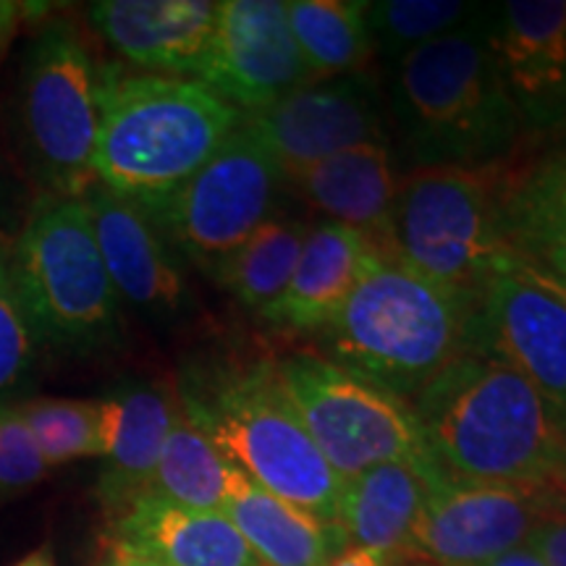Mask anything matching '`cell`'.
<instances>
[{"label":"cell","instance_id":"1","mask_svg":"<svg viewBox=\"0 0 566 566\" xmlns=\"http://www.w3.org/2000/svg\"><path fill=\"white\" fill-rule=\"evenodd\" d=\"M409 407L451 475L566 495V415L501 359L459 354Z\"/></svg>","mask_w":566,"mask_h":566},{"label":"cell","instance_id":"2","mask_svg":"<svg viewBox=\"0 0 566 566\" xmlns=\"http://www.w3.org/2000/svg\"><path fill=\"white\" fill-rule=\"evenodd\" d=\"M95 181L150 212L184 187L244 116L197 80L97 66Z\"/></svg>","mask_w":566,"mask_h":566},{"label":"cell","instance_id":"3","mask_svg":"<svg viewBox=\"0 0 566 566\" xmlns=\"http://www.w3.org/2000/svg\"><path fill=\"white\" fill-rule=\"evenodd\" d=\"M491 6L459 30L424 42L396 63L391 105L415 168L483 171L506 158L520 122L495 71Z\"/></svg>","mask_w":566,"mask_h":566},{"label":"cell","instance_id":"4","mask_svg":"<svg viewBox=\"0 0 566 566\" xmlns=\"http://www.w3.org/2000/svg\"><path fill=\"white\" fill-rule=\"evenodd\" d=\"M470 304L380 252L321 331L323 357L409 401L467 349Z\"/></svg>","mask_w":566,"mask_h":566},{"label":"cell","instance_id":"5","mask_svg":"<svg viewBox=\"0 0 566 566\" xmlns=\"http://www.w3.org/2000/svg\"><path fill=\"white\" fill-rule=\"evenodd\" d=\"M176 401L247 480L317 520L336 522L344 480L310 438L275 363L229 367L187 384Z\"/></svg>","mask_w":566,"mask_h":566},{"label":"cell","instance_id":"6","mask_svg":"<svg viewBox=\"0 0 566 566\" xmlns=\"http://www.w3.org/2000/svg\"><path fill=\"white\" fill-rule=\"evenodd\" d=\"M11 275L38 342L92 354L122 334V300L82 200L40 197L11 252Z\"/></svg>","mask_w":566,"mask_h":566},{"label":"cell","instance_id":"7","mask_svg":"<svg viewBox=\"0 0 566 566\" xmlns=\"http://www.w3.org/2000/svg\"><path fill=\"white\" fill-rule=\"evenodd\" d=\"M470 168H415L399 181L384 250L472 307L516 260L501 223V187Z\"/></svg>","mask_w":566,"mask_h":566},{"label":"cell","instance_id":"8","mask_svg":"<svg viewBox=\"0 0 566 566\" xmlns=\"http://www.w3.org/2000/svg\"><path fill=\"white\" fill-rule=\"evenodd\" d=\"M97 66L74 21L40 27L19 71L17 132L21 158L42 197L82 200L95 184Z\"/></svg>","mask_w":566,"mask_h":566},{"label":"cell","instance_id":"9","mask_svg":"<svg viewBox=\"0 0 566 566\" xmlns=\"http://www.w3.org/2000/svg\"><path fill=\"white\" fill-rule=\"evenodd\" d=\"M275 370L310 438L342 480L388 462L441 467L409 401L396 394L313 352L289 354Z\"/></svg>","mask_w":566,"mask_h":566},{"label":"cell","instance_id":"10","mask_svg":"<svg viewBox=\"0 0 566 566\" xmlns=\"http://www.w3.org/2000/svg\"><path fill=\"white\" fill-rule=\"evenodd\" d=\"M281 163L244 122L166 202L147 212L166 242L212 273L273 218Z\"/></svg>","mask_w":566,"mask_h":566},{"label":"cell","instance_id":"11","mask_svg":"<svg viewBox=\"0 0 566 566\" xmlns=\"http://www.w3.org/2000/svg\"><path fill=\"white\" fill-rule=\"evenodd\" d=\"M564 493L459 478L443 467L428 495L405 562L480 566L527 541L543 516L558 514Z\"/></svg>","mask_w":566,"mask_h":566},{"label":"cell","instance_id":"12","mask_svg":"<svg viewBox=\"0 0 566 566\" xmlns=\"http://www.w3.org/2000/svg\"><path fill=\"white\" fill-rule=\"evenodd\" d=\"M464 354L501 359L566 415V307L516 260L472 302Z\"/></svg>","mask_w":566,"mask_h":566},{"label":"cell","instance_id":"13","mask_svg":"<svg viewBox=\"0 0 566 566\" xmlns=\"http://www.w3.org/2000/svg\"><path fill=\"white\" fill-rule=\"evenodd\" d=\"M205 87L239 113H260L313 84L283 0H226L202 74Z\"/></svg>","mask_w":566,"mask_h":566},{"label":"cell","instance_id":"14","mask_svg":"<svg viewBox=\"0 0 566 566\" xmlns=\"http://www.w3.org/2000/svg\"><path fill=\"white\" fill-rule=\"evenodd\" d=\"M488 42L522 134L566 132V0L491 6Z\"/></svg>","mask_w":566,"mask_h":566},{"label":"cell","instance_id":"15","mask_svg":"<svg viewBox=\"0 0 566 566\" xmlns=\"http://www.w3.org/2000/svg\"><path fill=\"white\" fill-rule=\"evenodd\" d=\"M244 124L258 134L283 174L363 145H386V116L365 76H338L281 97Z\"/></svg>","mask_w":566,"mask_h":566},{"label":"cell","instance_id":"16","mask_svg":"<svg viewBox=\"0 0 566 566\" xmlns=\"http://www.w3.org/2000/svg\"><path fill=\"white\" fill-rule=\"evenodd\" d=\"M82 202L118 300L155 321L187 313V279L153 218L97 181L82 195Z\"/></svg>","mask_w":566,"mask_h":566},{"label":"cell","instance_id":"17","mask_svg":"<svg viewBox=\"0 0 566 566\" xmlns=\"http://www.w3.org/2000/svg\"><path fill=\"white\" fill-rule=\"evenodd\" d=\"M221 3L212 0H101L87 6L105 45L147 74L200 76Z\"/></svg>","mask_w":566,"mask_h":566},{"label":"cell","instance_id":"18","mask_svg":"<svg viewBox=\"0 0 566 566\" xmlns=\"http://www.w3.org/2000/svg\"><path fill=\"white\" fill-rule=\"evenodd\" d=\"M380 252L384 247L363 231L338 223L313 226L286 292L265 310L263 317L275 328L292 334H321Z\"/></svg>","mask_w":566,"mask_h":566},{"label":"cell","instance_id":"19","mask_svg":"<svg viewBox=\"0 0 566 566\" xmlns=\"http://www.w3.org/2000/svg\"><path fill=\"white\" fill-rule=\"evenodd\" d=\"M103 443V472L97 483L105 512L122 514L147 493L163 443L171 430L176 399L163 388L129 384L97 399Z\"/></svg>","mask_w":566,"mask_h":566},{"label":"cell","instance_id":"20","mask_svg":"<svg viewBox=\"0 0 566 566\" xmlns=\"http://www.w3.org/2000/svg\"><path fill=\"white\" fill-rule=\"evenodd\" d=\"M113 543L160 566H260L223 512H200L139 495L113 516Z\"/></svg>","mask_w":566,"mask_h":566},{"label":"cell","instance_id":"21","mask_svg":"<svg viewBox=\"0 0 566 566\" xmlns=\"http://www.w3.org/2000/svg\"><path fill=\"white\" fill-rule=\"evenodd\" d=\"M325 223L363 231L384 247L391 226L399 176L386 145H363L283 174Z\"/></svg>","mask_w":566,"mask_h":566},{"label":"cell","instance_id":"22","mask_svg":"<svg viewBox=\"0 0 566 566\" xmlns=\"http://www.w3.org/2000/svg\"><path fill=\"white\" fill-rule=\"evenodd\" d=\"M223 514L239 530L260 566H325L349 548L336 522L263 491L233 467Z\"/></svg>","mask_w":566,"mask_h":566},{"label":"cell","instance_id":"23","mask_svg":"<svg viewBox=\"0 0 566 566\" xmlns=\"http://www.w3.org/2000/svg\"><path fill=\"white\" fill-rule=\"evenodd\" d=\"M441 467L422 470L409 462H388L342 483L336 525L349 546L384 551L405 562L420 520L428 478Z\"/></svg>","mask_w":566,"mask_h":566},{"label":"cell","instance_id":"24","mask_svg":"<svg viewBox=\"0 0 566 566\" xmlns=\"http://www.w3.org/2000/svg\"><path fill=\"white\" fill-rule=\"evenodd\" d=\"M286 19L313 80L359 74L373 55L363 0H289Z\"/></svg>","mask_w":566,"mask_h":566},{"label":"cell","instance_id":"25","mask_svg":"<svg viewBox=\"0 0 566 566\" xmlns=\"http://www.w3.org/2000/svg\"><path fill=\"white\" fill-rule=\"evenodd\" d=\"M233 467L176 401V415L147 493L200 512H223Z\"/></svg>","mask_w":566,"mask_h":566},{"label":"cell","instance_id":"26","mask_svg":"<svg viewBox=\"0 0 566 566\" xmlns=\"http://www.w3.org/2000/svg\"><path fill=\"white\" fill-rule=\"evenodd\" d=\"M313 226L294 218H271L231 252L210 279L252 313L263 315L286 292Z\"/></svg>","mask_w":566,"mask_h":566},{"label":"cell","instance_id":"27","mask_svg":"<svg viewBox=\"0 0 566 566\" xmlns=\"http://www.w3.org/2000/svg\"><path fill=\"white\" fill-rule=\"evenodd\" d=\"M501 223L516 258L548 239L566 237V150L501 187Z\"/></svg>","mask_w":566,"mask_h":566},{"label":"cell","instance_id":"28","mask_svg":"<svg viewBox=\"0 0 566 566\" xmlns=\"http://www.w3.org/2000/svg\"><path fill=\"white\" fill-rule=\"evenodd\" d=\"M480 6L462 0H384L367 3L373 53L399 63L415 48L467 24Z\"/></svg>","mask_w":566,"mask_h":566},{"label":"cell","instance_id":"29","mask_svg":"<svg viewBox=\"0 0 566 566\" xmlns=\"http://www.w3.org/2000/svg\"><path fill=\"white\" fill-rule=\"evenodd\" d=\"M48 467L103 454L97 401L32 399L17 407Z\"/></svg>","mask_w":566,"mask_h":566},{"label":"cell","instance_id":"30","mask_svg":"<svg viewBox=\"0 0 566 566\" xmlns=\"http://www.w3.org/2000/svg\"><path fill=\"white\" fill-rule=\"evenodd\" d=\"M38 336L21 307L11 275V252L0 247V405L27 384L38 357Z\"/></svg>","mask_w":566,"mask_h":566},{"label":"cell","instance_id":"31","mask_svg":"<svg viewBox=\"0 0 566 566\" xmlns=\"http://www.w3.org/2000/svg\"><path fill=\"white\" fill-rule=\"evenodd\" d=\"M48 470L17 407L0 405V501L32 491Z\"/></svg>","mask_w":566,"mask_h":566},{"label":"cell","instance_id":"32","mask_svg":"<svg viewBox=\"0 0 566 566\" xmlns=\"http://www.w3.org/2000/svg\"><path fill=\"white\" fill-rule=\"evenodd\" d=\"M527 546L546 562V566H566V514H548L527 535Z\"/></svg>","mask_w":566,"mask_h":566},{"label":"cell","instance_id":"33","mask_svg":"<svg viewBox=\"0 0 566 566\" xmlns=\"http://www.w3.org/2000/svg\"><path fill=\"white\" fill-rule=\"evenodd\" d=\"M522 260L566 281V237L548 239V242L533 247L527 254H522Z\"/></svg>","mask_w":566,"mask_h":566},{"label":"cell","instance_id":"34","mask_svg":"<svg viewBox=\"0 0 566 566\" xmlns=\"http://www.w3.org/2000/svg\"><path fill=\"white\" fill-rule=\"evenodd\" d=\"M399 564H401V558L384 554V551L349 546V548H344L338 556L331 558L325 566H399Z\"/></svg>","mask_w":566,"mask_h":566},{"label":"cell","instance_id":"35","mask_svg":"<svg viewBox=\"0 0 566 566\" xmlns=\"http://www.w3.org/2000/svg\"><path fill=\"white\" fill-rule=\"evenodd\" d=\"M516 265H520V271L525 273L530 281L537 283V286H541V289H546L548 294H554L556 300L566 307V281L564 279H556V275H551L546 271H541V268L525 263V260H522V258H516Z\"/></svg>","mask_w":566,"mask_h":566},{"label":"cell","instance_id":"36","mask_svg":"<svg viewBox=\"0 0 566 566\" xmlns=\"http://www.w3.org/2000/svg\"><path fill=\"white\" fill-rule=\"evenodd\" d=\"M480 566H546V562H543V558L537 556L535 551L527 546V543H522V546L506 551V554L495 556V558H491V562H485Z\"/></svg>","mask_w":566,"mask_h":566},{"label":"cell","instance_id":"37","mask_svg":"<svg viewBox=\"0 0 566 566\" xmlns=\"http://www.w3.org/2000/svg\"><path fill=\"white\" fill-rule=\"evenodd\" d=\"M19 17H21V6L19 3H11V0H0V55H3L6 48H9L13 32H17Z\"/></svg>","mask_w":566,"mask_h":566},{"label":"cell","instance_id":"38","mask_svg":"<svg viewBox=\"0 0 566 566\" xmlns=\"http://www.w3.org/2000/svg\"><path fill=\"white\" fill-rule=\"evenodd\" d=\"M105 566H160V564L142 554H134V551L118 546V543H111V556L108 562H105Z\"/></svg>","mask_w":566,"mask_h":566},{"label":"cell","instance_id":"39","mask_svg":"<svg viewBox=\"0 0 566 566\" xmlns=\"http://www.w3.org/2000/svg\"><path fill=\"white\" fill-rule=\"evenodd\" d=\"M13 566H59V564H55L53 546H48V543H45V546L34 548L24 558H19V562Z\"/></svg>","mask_w":566,"mask_h":566},{"label":"cell","instance_id":"40","mask_svg":"<svg viewBox=\"0 0 566 566\" xmlns=\"http://www.w3.org/2000/svg\"><path fill=\"white\" fill-rule=\"evenodd\" d=\"M399 566H438V564H428V562H401Z\"/></svg>","mask_w":566,"mask_h":566}]
</instances>
